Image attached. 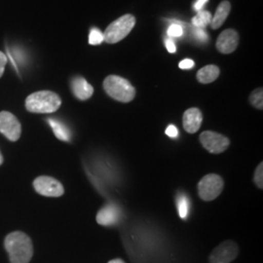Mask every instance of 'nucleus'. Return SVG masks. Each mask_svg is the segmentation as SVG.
Returning <instances> with one entry per match:
<instances>
[{"label":"nucleus","instance_id":"obj_18","mask_svg":"<svg viewBox=\"0 0 263 263\" xmlns=\"http://www.w3.org/2000/svg\"><path fill=\"white\" fill-rule=\"evenodd\" d=\"M177 206H178V210H179V216L181 218L185 219L187 217L188 213H189V199L185 194L181 193L180 195L178 196Z\"/></svg>","mask_w":263,"mask_h":263},{"label":"nucleus","instance_id":"obj_24","mask_svg":"<svg viewBox=\"0 0 263 263\" xmlns=\"http://www.w3.org/2000/svg\"><path fill=\"white\" fill-rule=\"evenodd\" d=\"M165 133L168 137L173 138V139H176L179 136V130L175 125H170L169 127L166 129Z\"/></svg>","mask_w":263,"mask_h":263},{"label":"nucleus","instance_id":"obj_3","mask_svg":"<svg viewBox=\"0 0 263 263\" xmlns=\"http://www.w3.org/2000/svg\"><path fill=\"white\" fill-rule=\"evenodd\" d=\"M104 89L110 98L120 103H130L136 96L135 87L120 76H107L104 79Z\"/></svg>","mask_w":263,"mask_h":263},{"label":"nucleus","instance_id":"obj_10","mask_svg":"<svg viewBox=\"0 0 263 263\" xmlns=\"http://www.w3.org/2000/svg\"><path fill=\"white\" fill-rule=\"evenodd\" d=\"M239 43V34L234 29L223 30L216 40V48L222 54L234 52Z\"/></svg>","mask_w":263,"mask_h":263},{"label":"nucleus","instance_id":"obj_12","mask_svg":"<svg viewBox=\"0 0 263 263\" xmlns=\"http://www.w3.org/2000/svg\"><path fill=\"white\" fill-rule=\"evenodd\" d=\"M203 122V114L201 110L196 107H192L187 109L182 118L183 128L189 134H195L199 131Z\"/></svg>","mask_w":263,"mask_h":263},{"label":"nucleus","instance_id":"obj_30","mask_svg":"<svg viewBox=\"0 0 263 263\" xmlns=\"http://www.w3.org/2000/svg\"><path fill=\"white\" fill-rule=\"evenodd\" d=\"M3 163V157H2V154H1V152H0V165Z\"/></svg>","mask_w":263,"mask_h":263},{"label":"nucleus","instance_id":"obj_21","mask_svg":"<svg viewBox=\"0 0 263 263\" xmlns=\"http://www.w3.org/2000/svg\"><path fill=\"white\" fill-rule=\"evenodd\" d=\"M254 181L255 185L259 189L263 187V163L261 162L254 172Z\"/></svg>","mask_w":263,"mask_h":263},{"label":"nucleus","instance_id":"obj_13","mask_svg":"<svg viewBox=\"0 0 263 263\" xmlns=\"http://www.w3.org/2000/svg\"><path fill=\"white\" fill-rule=\"evenodd\" d=\"M71 90L80 101H86L94 94V88L92 85L89 84L87 80L81 76H76L71 80Z\"/></svg>","mask_w":263,"mask_h":263},{"label":"nucleus","instance_id":"obj_9","mask_svg":"<svg viewBox=\"0 0 263 263\" xmlns=\"http://www.w3.org/2000/svg\"><path fill=\"white\" fill-rule=\"evenodd\" d=\"M238 246L233 241L218 245L210 255V263H230L238 255Z\"/></svg>","mask_w":263,"mask_h":263},{"label":"nucleus","instance_id":"obj_29","mask_svg":"<svg viewBox=\"0 0 263 263\" xmlns=\"http://www.w3.org/2000/svg\"><path fill=\"white\" fill-rule=\"evenodd\" d=\"M108 263H125L123 261L122 259H120V258H116V259H112V260H110Z\"/></svg>","mask_w":263,"mask_h":263},{"label":"nucleus","instance_id":"obj_20","mask_svg":"<svg viewBox=\"0 0 263 263\" xmlns=\"http://www.w3.org/2000/svg\"><path fill=\"white\" fill-rule=\"evenodd\" d=\"M104 40V33L98 29V28H93L90 32L89 35V43L91 45H99L101 44Z\"/></svg>","mask_w":263,"mask_h":263},{"label":"nucleus","instance_id":"obj_8","mask_svg":"<svg viewBox=\"0 0 263 263\" xmlns=\"http://www.w3.org/2000/svg\"><path fill=\"white\" fill-rule=\"evenodd\" d=\"M0 133L9 141L19 140L22 134V126L15 115L8 111L0 112Z\"/></svg>","mask_w":263,"mask_h":263},{"label":"nucleus","instance_id":"obj_26","mask_svg":"<svg viewBox=\"0 0 263 263\" xmlns=\"http://www.w3.org/2000/svg\"><path fill=\"white\" fill-rule=\"evenodd\" d=\"M6 64H7V57L4 53H2L0 51V77L3 76V73H4V69H5Z\"/></svg>","mask_w":263,"mask_h":263},{"label":"nucleus","instance_id":"obj_6","mask_svg":"<svg viewBox=\"0 0 263 263\" xmlns=\"http://www.w3.org/2000/svg\"><path fill=\"white\" fill-rule=\"evenodd\" d=\"M199 139L203 147L213 154L222 153L228 149L230 145V141L228 138L216 132H203Z\"/></svg>","mask_w":263,"mask_h":263},{"label":"nucleus","instance_id":"obj_14","mask_svg":"<svg viewBox=\"0 0 263 263\" xmlns=\"http://www.w3.org/2000/svg\"><path fill=\"white\" fill-rule=\"evenodd\" d=\"M230 9H231V5L228 1H222L218 5L216 14L214 15V17H212V21L210 24L213 29H217L223 25L226 18L228 17V15L230 13Z\"/></svg>","mask_w":263,"mask_h":263},{"label":"nucleus","instance_id":"obj_4","mask_svg":"<svg viewBox=\"0 0 263 263\" xmlns=\"http://www.w3.org/2000/svg\"><path fill=\"white\" fill-rule=\"evenodd\" d=\"M136 25V18L131 15H123L111 23L104 32V41L107 43H117L126 37Z\"/></svg>","mask_w":263,"mask_h":263},{"label":"nucleus","instance_id":"obj_1","mask_svg":"<svg viewBox=\"0 0 263 263\" xmlns=\"http://www.w3.org/2000/svg\"><path fill=\"white\" fill-rule=\"evenodd\" d=\"M5 249L9 254L11 263H28L33 255V247L27 234L16 231L5 238Z\"/></svg>","mask_w":263,"mask_h":263},{"label":"nucleus","instance_id":"obj_7","mask_svg":"<svg viewBox=\"0 0 263 263\" xmlns=\"http://www.w3.org/2000/svg\"><path fill=\"white\" fill-rule=\"evenodd\" d=\"M33 187L42 196L46 197H61L65 193V188L58 179L41 176L34 179Z\"/></svg>","mask_w":263,"mask_h":263},{"label":"nucleus","instance_id":"obj_19","mask_svg":"<svg viewBox=\"0 0 263 263\" xmlns=\"http://www.w3.org/2000/svg\"><path fill=\"white\" fill-rule=\"evenodd\" d=\"M250 103L253 104L255 108L262 109L263 108V90L262 88H258L254 90L250 96Z\"/></svg>","mask_w":263,"mask_h":263},{"label":"nucleus","instance_id":"obj_25","mask_svg":"<svg viewBox=\"0 0 263 263\" xmlns=\"http://www.w3.org/2000/svg\"><path fill=\"white\" fill-rule=\"evenodd\" d=\"M194 62L192 61V60H190V59H185V60H183V61H181L180 63H179V68H181V69H190V68H192L193 66H194Z\"/></svg>","mask_w":263,"mask_h":263},{"label":"nucleus","instance_id":"obj_27","mask_svg":"<svg viewBox=\"0 0 263 263\" xmlns=\"http://www.w3.org/2000/svg\"><path fill=\"white\" fill-rule=\"evenodd\" d=\"M165 44H166V48H167V50L169 51L170 53H176L177 48H176V44H175L174 40H172L171 38H168L165 41Z\"/></svg>","mask_w":263,"mask_h":263},{"label":"nucleus","instance_id":"obj_11","mask_svg":"<svg viewBox=\"0 0 263 263\" xmlns=\"http://www.w3.org/2000/svg\"><path fill=\"white\" fill-rule=\"evenodd\" d=\"M120 210L114 204H107L102 208L97 215V222L101 226H111L120 219Z\"/></svg>","mask_w":263,"mask_h":263},{"label":"nucleus","instance_id":"obj_22","mask_svg":"<svg viewBox=\"0 0 263 263\" xmlns=\"http://www.w3.org/2000/svg\"><path fill=\"white\" fill-rule=\"evenodd\" d=\"M183 34V28L179 24H173L168 28V35L170 37H179Z\"/></svg>","mask_w":263,"mask_h":263},{"label":"nucleus","instance_id":"obj_23","mask_svg":"<svg viewBox=\"0 0 263 263\" xmlns=\"http://www.w3.org/2000/svg\"><path fill=\"white\" fill-rule=\"evenodd\" d=\"M193 35L197 39L198 41H201V42H205L208 40V33L204 28H194Z\"/></svg>","mask_w":263,"mask_h":263},{"label":"nucleus","instance_id":"obj_2","mask_svg":"<svg viewBox=\"0 0 263 263\" xmlns=\"http://www.w3.org/2000/svg\"><path fill=\"white\" fill-rule=\"evenodd\" d=\"M62 104V100L54 92L39 91L29 95L26 100V108L29 112L53 113Z\"/></svg>","mask_w":263,"mask_h":263},{"label":"nucleus","instance_id":"obj_28","mask_svg":"<svg viewBox=\"0 0 263 263\" xmlns=\"http://www.w3.org/2000/svg\"><path fill=\"white\" fill-rule=\"evenodd\" d=\"M208 1H209V0H197V1L195 2V4H194V9L196 10L197 12L202 11L203 8L205 7V5L207 4Z\"/></svg>","mask_w":263,"mask_h":263},{"label":"nucleus","instance_id":"obj_16","mask_svg":"<svg viewBox=\"0 0 263 263\" xmlns=\"http://www.w3.org/2000/svg\"><path fill=\"white\" fill-rule=\"evenodd\" d=\"M48 123L50 124L55 136L59 140L63 141H70L71 132L67 128V126L65 123H63L58 119H54V118L48 119Z\"/></svg>","mask_w":263,"mask_h":263},{"label":"nucleus","instance_id":"obj_17","mask_svg":"<svg viewBox=\"0 0 263 263\" xmlns=\"http://www.w3.org/2000/svg\"><path fill=\"white\" fill-rule=\"evenodd\" d=\"M212 21V14L209 11H199L197 15L193 17L192 25L194 28H205L208 25L211 24Z\"/></svg>","mask_w":263,"mask_h":263},{"label":"nucleus","instance_id":"obj_15","mask_svg":"<svg viewBox=\"0 0 263 263\" xmlns=\"http://www.w3.org/2000/svg\"><path fill=\"white\" fill-rule=\"evenodd\" d=\"M219 73H220V70H219L218 66L210 65V66L202 67L198 71L196 77L200 83L209 84V83H212L216 80L217 77L219 76Z\"/></svg>","mask_w":263,"mask_h":263},{"label":"nucleus","instance_id":"obj_5","mask_svg":"<svg viewBox=\"0 0 263 263\" xmlns=\"http://www.w3.org/2000/svg\"><path fill=\"white\" fill-rule=\"evenodd\" d=\"M223 179L216 174H209L199 181L198 194L204 201H213L220 195L223 190Z\"/></svg>","mask_w":263,"mask_h":263}]
</instances>
